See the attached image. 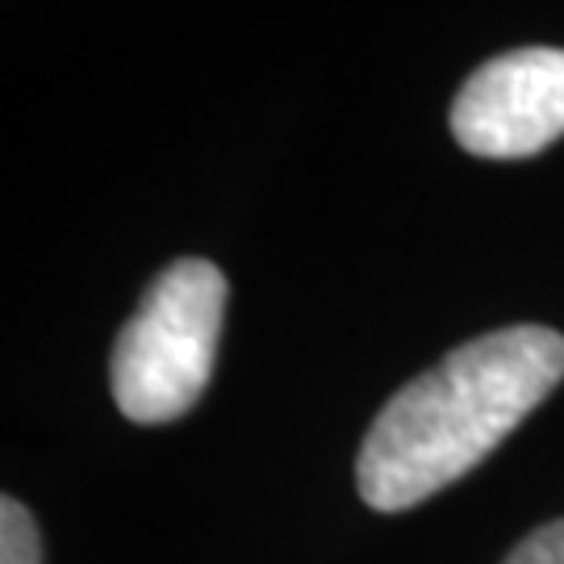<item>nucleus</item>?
I'll list each match as a JSON object with an SVG mask.
<instances>
[{
	"mask_svg": "<svg viewBox=\"0 0 564 564\" xmlns=\"http://www.w3.org/2000/svg\"><path fill=\"white\" fill-rule=\"evenodd\" d=\"M502 564H564V519L535 527Z\"/></svg>",
	"mask_w": 564,
	"mask_h": 564,
	"instance_id": "obj_5",
	"label": "nucleus"
},
{
	"mask_svg": "<svg viewBox=\"0 0 564 564\" xmlns=\"http://www.w3.org/2000/svg\"><path fill=\"white\" fill-rule=\"evenodd\" d=\"M0 564H42V540L34 514L18 502H0Z\"/></svg>",
	"mask_w": 564,
	"mask_h": 564,
	"instance_id": "obj_4",
	"label": "nucleus"
},
{
	"mask_svg": "<svg viewBox=\"0 0 564 564\" xmlns=\"http://www.w3.org/2000/svg\"><path fill=\"white\" fill-rule=\"evenodd\" d=\"M564 381V335L552 326H502L447 351L402 384L368 426L356 460L372 510H410L460 481Z\"/></svg>",
	"mask_w": 564,
	"mask_h": 564,
	"instance_id": "obj_1",
	"label": "nucleus"
},
{
	"mask_svg": "<svg viewBox=\"0 0 564 564\" xmlns=\"http://www.w3.org/2000/svg\"><path fill=\"white\" fill-rule=\"evenodd\" d=\"M452 134L481 160H531L564 134V51L519 46L481 63L452 101Z\"/></svg>",
	"mask_w": 564,
	"mask_h": 564,
	"instance_id": "obj_3",
	"label": "nucleus"
},
{
	"mask_svg": "<svg viewBox=\"0 0 564 564\" xmlns=\"http://www.w3.org/2000/svg\"><path fill=\"white\" fill-rule=\"evenodd\" d=\"M223 314L226 276L218 263L188 256L147 284L109 360L113 402L130 423H172L202 402L218 364Z\"/></svg>",
	"mask_w": 564,
	"mask_h": 564,
	"instance_id": "obj_2",
	"label": "nucleus"
}]
</instances>
